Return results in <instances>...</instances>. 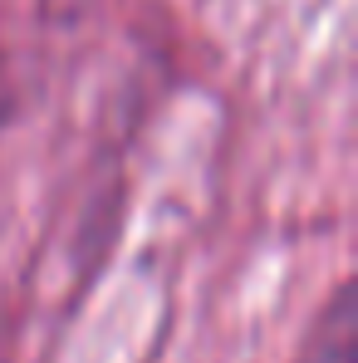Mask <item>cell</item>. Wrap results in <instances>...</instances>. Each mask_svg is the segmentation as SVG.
Returning <instances> with one entry per match:
<instances>
[{
  "instance_id": "obj_1",
  "label": "cell",
  "mask_w": 358,
  "mask_h": 363,
  "mask_svg": "<svg viewBox=\"0 0 358 363\" xmlns=\"http://www.w3.org/2000/svg\"><path fill=\"white\" fill-rule=\"evenodd\" d=\"M354 329H358V319H354V285H339L334 300L319 309V319H314L304 349L295 354V363H358Z\"/></svg>"
}]
</instances>
